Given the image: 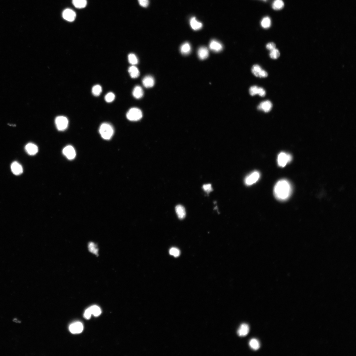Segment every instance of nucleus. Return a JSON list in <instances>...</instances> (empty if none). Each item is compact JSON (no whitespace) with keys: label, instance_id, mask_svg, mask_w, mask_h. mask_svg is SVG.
Masks as SVG:
<instances>
[{"label":"nucleus","instance_id":"1","mask_svg":"<svg viewBox=\"0 0 356 356\" xmlns=\"http://www.w3.org/2000/svg\"><path fill=\"white\" fill-rule=\"evenodd\" d=\"M292 187L290 183L285 179L279 181L275 185L274 189V193L277 200L285 201L289 198L292 193Z\"/></svg>","mask_w":356,"mask_h":356},{"label":"nucleus","instance_id":"2","mask_svg":"<svg viewBox=\"0 0 356 356\" xmlns=\"http://www.w3.org/2000/svg\"><path fill=\"white\" fill-rule=\"evenodd\" d=\"M99 132L103 139L109 140L114 135V129L111 125L108 123H104L101 125L99 129Z\"/></svg>","mask_w":356,"mask_h":356},{"label":"nucleus","instance_id":"3","mask_svg":"<svg viewBox=\"0 0 356 356\" xmlns=\"http://www.w3.org/2000/svg\"><path fill=\"white\" fill-rule=\"evenodd\" d=\"M128 119L131 121L139 120L143 117V113L139 109L134 108L130 109L126 114Z\"/></svg>","mask_w":356,"mask_h":356},{"label":"nucleus","instance_id":"4","mask_svg":"<svg viewBox=\"0 0 356 356\" xmlns=\"http://www.w3.org/2000/svg\"><path fill=\"white\" fill-rule=\"evenodd\" d=\"M55 124L56 127L59 131H63L68 127V120L66 117L59 116L56 118Z\"/></svg>","mask_w":356,"mask_h":356},{"label":"nucleus","instance_id":"5","mask_svg":"<svg viewBox=\"0 0 356 356\" xmlns=\"http://www.w3.org/2000/svg\"><path fill=\"white\" fill-rule=\"evenodd\" d=\"M292 159V156L288 154L282 152L278 156L277 159L279 166L282 167H285L286 164L290 162Z\"/></svg>","mask_w":356,"mask_h":356},{"label":"nucleus","instance_id":"6","mask_svg":"<svg viewBox=\"0 0 356 356\" xmlns=\"http://www.w3.org/2000/svg\"><path fill=\"white\" fill-rule=\"evenodd\" d=\"M260 177L259 172L257 171H254L246 178L245 179V184L248 186L253 185L259 180Z\"/></svg>","mask_w":356,"mask_h":356},{"label":"nucleus","instance_id":"7","mask_svg":"<svg viewBox=\"0 0 356 356\" xmlns=\"http://www.w3.org/2000/svg\"><path fill=\"white\" fill-rule=\"evenodd\" d=\"M63 154L69 160L73 159L75 158L76 153L74 148L71 145L65 147L63 151Z\"/></svg>","mask_w":356,"mask_h":356},{"label":"nucleus","instance_id":"8","mask_svg":"<svg viewBox=\"0 0 356 356\" xmlns=\"http://www.w3.org/2000/svg\"><path fill=\"white\" fill-rule=\"evenodd\" d=\"M83 327L82 324L80 322H76L70 325L69 329L73 334H79L83 330Z\"/></svg>","mask_w":356,"mask_h":356},{"label":"nucleus","instance_id":"9","mask_svg":"<svg viewBox=\"0 0 356 356\" xmlns=\"http://www.w3.org/2000/svg\"><path fill=\"white\" fill-rule=\"evenodd\" d=\"M76 15L73 10L70 9H67L63 11V16L66 20L69 22L74 21Z\"/></svg>","mask_w":356,"mask_h":356},{"label":"nucleus","instance_id":"10","mask_svg":"<svg viewBox=\"0 0 356 356\" xmlns=\"http://www.w3.org/2000/svg\"><path fill=\"white\" fill-rule=\"evenodd\" d=\"M209 48L210 50L215 52H219L223 49L222 45L219 41L215 40H212L209 44Z\"/></svg>","mask_w":356,"mask_h":356},{"label":"nucleus","instance_id":"11","mask_svg":"<svg viewBox=\"0 0 356 356\" xmlns=\"http://www.w3.org/2000/svg\"><path fill=\"white\" fill-rule=\"evenodd\" d=\"M11 168L13 174L17 175H21L23 171L22 166L17 162H13L11 164Z\"/></svg>","mask_w":356,"mask_h":356},{"label":"nucleus","instance_id":"12","mask_svg":"<svg viewBox=\"0 0 356 356\" xmlns=\"http://www.w3.org/2000/svg\"><path fill=\"white\" fill-rule=\"evenodd\" d=\"M25 150L28 154L30 155H34L37 154L38 149L37 145L33 143H30L26 145Z\"/></svg>","mask_w":356,"mask_h":356},{"label":"nucleus","instance_id":"13","mask_svg":"<svg viewBox=\"0 0 356 356\" xmlns=\"http://www.w3.org/2000/svg\"><path fill=\"white\" fill-rule=\"evenodd\" d=\"M142 83L145 87L147 88H151L154 86L155 80L152 76H147L143 79Z\"/></svg>","mask_w":356,"mask_h":356},{"label":"nucleus","instance_id":"14","mask_svg":"<svg viewBox=\"0 0 356 356\" xmlns=\"http://www.w3.org/2000/svg\"><path fill=\"white\" fill-rule=\"evenodd\" d=\"M272 104L271 102L267 100L262 102L258 106V108L259 110H263L266 113L269 112L272 108Z\"/></svg>","mask_w":356,"mask_h":356},{"label":"nucleus","instance_id":"15","mask_svg":"<svg viewBox=\"0 0 356 356\" xmlns=\"http://www.w3.org/2000/svg\"><path fill=\"white\" fill-rule=\"evenodd\" d=\"M209 54V51L206 47L202 46L198 49V58L200 59L204 60L207 58Z\"/></svg>","mask_w":356,"mask_h":356},{"label":"nucleus","instance_id":"16","mask_svg":"<svg viewBox=\"0 0 356 356\" xmlns=\"http://www.w3.org/2000/svg\"><path fill=\"white\" fill-rule=\"evenodd\" d=\"M249 331V325L244 324L240 325V327L237 331V334L240 337H244L246 336Z\"/></svg>","mask_w":356,"mask_h":356},{"label":"nucleus","instance_id":"17","mask_svg":"<svg viewBox=\"0 0 356 356\" xmlns=\"http://www.w3.org/2000/svg\"><path fill=\"white\" fill-rule=\"evenodd\" d=\"M175 212L179 219H184L186 215V211L184 206L181 205H178L176 206Z\"/></svg>","mask_w":356,"mask_h":356},{"label":"nucleus","instance_id":"18","mask_svg":"<svg viewBox=\"0 0 356 356\" xmlns=\"http://www.w3.org/2000/svg\"><path fill=\"white\" fill-rule=\"evenodd\" d=\"M180 51L183 55H189L191 51V47L190 43L186 42L183 44L181 46Z\"/></svg>","mask_w":356,"mask_h":356},{"label":"nucleus","instance_id":"19","mask_svg":"<svg viewBox=\"0 0 356 356\" xmlns=\"http://www.w3.org/2000/svg\"><path fill=\"white\" fill-rule=\"evenodd\" d=\"M190 25L191 27L195 30L200 29L202 27V23L198 22L195 17H193L191 19Z\"/></svg>","mask_w":356,"mask_h":356},{"label":"nucleus","instance_id":"20","mask_svg":"<svg viewBox=\"0 0 356 356\" xmlns=\"http://www.w3.org/2000/svg\"><path fill=\"white\" fill-rule=\"evenodd\" d=\"M133 95L134 97L137 99L142 97L144 95L142 88L140 86H135L133 90Z\"/></svg>","mask_w":356,"mask_h":356},{"label":"nucleus","instance_id":"21","mask_svg":"<svg viewBox=\"0 0 356 356\" xmlns=\"http://www.w3.org/2000/svg\"><path fill=\"white\" fill-rule=\"evenodd\" d=\"M128 72L132 78H136L139 77L140 75V73L138 69L134 66L130 67L128 69Z\"/></svg>","mask_w":356,"mask_h":356},{"label":"nucleus","instance_id":"22","mask_svg":"<svg viewBox=\"0 0 356 356\" xmlns=\"http://www.w3.org/2000/svg\"><path fill=\"white\" fill-rule=\"evenodd\" d=\"M72 3L75 7L78 8H83L87 5L86 0H72Z\"/></svg>","mask_w":356,"mask_h":356},{"label":"nucleus","instance_id":"23","mask_svg":"<svg viewBox=\"0 0 356 356\" xmlns=\"http://www.w3.org/2000/svg\"><path fill=\"white\" fill-rule=\"evenodd\" d=\"M284 5V3L282 0H275L273 4L272 7L274 10H278L282 9Z\"/></svg>","mask_w":356,"mask_h":356},{"label":"nucleus","instance_id":"24","mask_svg":"<svg viewBox=\"0 0 356 356\" xmlns=\"http://www.w3.org/2000/svg\"><path fill=\"white\" fill-rule=\"evenodd\" d=\"M249 344L252 349L255 351L258 350L260 347L259 342L256 339H253L250 340Z\"/></svg>","mask_w":356,"mask_h":356},{"label":"nucleus","instance_id":"25","mask_svg":"<svg viewBox=\"0 0 356 356\" xmlns=\"http://www.w3.org/2000/svg\"><path fill=\"white\" fill-rule=\"evenodd\" d=\"M271 22L270 19L268 17H264L261 22V25L264 29H268L271 25Z\"/></svg>","mask_w":356,"mask_h":356},{"label":"nucleus","instance_id":"26","mask_svg":"<svg viewBox=\"0 0 356 356\" xmlns=\"http://www.w3.org/2000/svg\"><path fill=\"white\" fill-rule=\"evenodd\" d=\"M91 311L92 314L95 317H97L101 314V311L100 308L97 305L91 306L89 307Z\"/></svg>","mask_w":356,"mask_h":356},{"label":"nucleus","instance_id":"27","mask_svg":"<svg viewBox=\"0 0 356 356\" xmlns=\"http://www.w3.org/2000/svg\"><path fill=\"white\" fill-rule=\"evenodd\" d=\"M262 69L258 65H255L252 68V72L255 76L259 77Z\"/></svg>","mask_w":356,"mask_h":356},{"label":"nucleus","instance_id":"28","mask_svg":"<svg viewBox=\"0 0 356 356\" xmlns=\"http://www.w3.org/2000/svg\"><path fill=\"white\" fill-rule=\"evenodd\" d=\"M128 59L129 63L133 65H135L138 63V60L136 56L133 53H131L128 56Z\"/></svg>","mask_w":356,"mask_h":356},{"label":"nucleus","instance_id":"29","mask_svg":"<svg viewBox=\"0 0 356 356\" xmlns=\"http://www.w3.org/2000/svg\"><path fill=\"white\" fill-rule=\"evenodd\" d=\"M102 92L101 86L99 85L94 86L92 89V93L95 96L97 97L100 95Z\"/></svg>","mask_w":356,"mask_h":356},{"label":"nucleus","instance_id":"30","mask_svg":"<svg viewBox=\"0 0 356 356\" xmlns=\"http://www.w3.org/2000/svg\"><path fill=\"white\" fill-rule=\"evenodd\" d=\"M270 55L271 59H276L280 56V53L278 49L275 48L271 51Z\"/></svg>","mask_w":356,"mask_h":356},{"label":"nucleus","instance_id":"31","mask_svg":"<svg viewBox=\"0 0 356 356\" xmlns=\"http://www.w3.org/2000/svg\"><path fill=\"white\" fill-rule=\"evenodd\" d=\"M170 254L171 255L175 257H178L180 256L181 254L180 251L178 249L173 247L170 249L169 251Z\"/></svg>","mask_w":356,"mask_h":356},{"label":"nucleus","instance_id":"32","mask_svg":"<svg viewBox=\"0 0 356 356\" xmlns=\"http://www.w3.org/2000/svg\"><path fill=\"white\" fill-rule=\"evenodd\" d=\"M115 98V95L112 93H107L105 96V101L108 103L112 102Z\"/></svg>","mask_w":356,"mask_h":356},{"label":"nucleus","instance_id":"33","mask_svg":"<svg viewBox=\"0 0 356 356\" xmlns=\"http://www.w3.org/2000/svg\"><path fill=\"white\" fill-rule=\"evenodd\" d=\"M90 250L93 253L97 255L98 253V248L96 245L93 243H90L89 244Z\"/></svg>","mask_w":356,"mask_h":356},{"label":"nucleus","instance_id":"34","mask_svg":"<svg viewBox=\"0 0 356 356\" xmlns=\"http://www.w3.org/2000/svg\"><path fill=\"white\" fill-rule=\"evenodd\" d=\"M259 87L256 86H253L251 87L249 89V93L252 96H254L258 94Z\"/></svg>","mask_w":356,"mask_h":356},{"label":"nucleus","instance_id":"35","mask_svg":"<svg viewBox=\"0 0 356 356\" xmlns=\"http://www.w3.org/2000/svg\"><path fill=\"white\" fill-rule=\"evenodd\" d=\"M203 189L206 193H209L211 192L213 190L212 185L210 184L203 185Z\"/></svg>","mask_w":356,"mask_h":356},{"label":"nucleus","instance_id":"36","mask_svg":"<svg viewBox=\"0 0 356 356\" xmlns=\"http://www.w3.org/2000/svg\"><path fill=\"white\" fill-rule=\"evenodd\" d=\"M92 313L90 311V308L87 309L85 311V313L84 314V317L86 319H90Z\"/></svg>","mask_w":356,"mask_h":356},{"label":"nucleus","instance_id":"37","mask_svg":"<svg viewBox=\"0 0 356 356\" xmlns=\"http://www.w3.org/2000/svg\"><path fill=\"white\" fill-rule=\"evenodd\" d=\"M140 5L144 7H147L149 3V0H138Z\"/></svg>","mask_w":356,"mask_h":356},{"label":"nucleus","instance_id":"38","mask_svg":"<svg viewBox=\"0 0 356 356\" xmlns=\"http://www.w3.org/2000/svg\"><path fill=\"white\" fill-rule=\"evenodd\" d=\"M266 48L268 50L271 51L276 48V45L274 43L270 42L266 45Z\"/></svg>","mask_w":356,"mask_h":356},{"label":"nucleus","instance_id":"39","mask_svg":"<svg viewBox=\"0 0 356 356\" xmlns=\"http://www.w3.org/2000/svg\"><path fill=\"white\" fill-rule=\"evenodd\" d=\"M261 97H265L266 94V91L263 88L259 87L258 94Z\"/></svg>","mask_w":356,"mask_h":356},{"label":"nucleus","instance_id":"40","mask_svg":"<svg viewBox=\"0 0 356 356\" xmlns=\"http://www.w3.org/2000/svg\"><path fill=\"white\" fill-rule=\"evenodd\" d=\"M268 76V74L266 71L262 70L261 73H260L259 77L260 78H266V77Z\"/></svg>","mask_w":356,"mask_h":356},{"label":"nucleus","instance_id":"41","mask_svg":"<svg viewBox=\"0 0 356 356\" xmlns=\"http://www.w3.org/2000/svg\"><path fill=\"white\" fill-rule=\"evenodd\" d=\"M262 1H264V2H266V1H267V0H262Z\"/></svg>","mask_w":356,"mask_h":356}]
</instances>
